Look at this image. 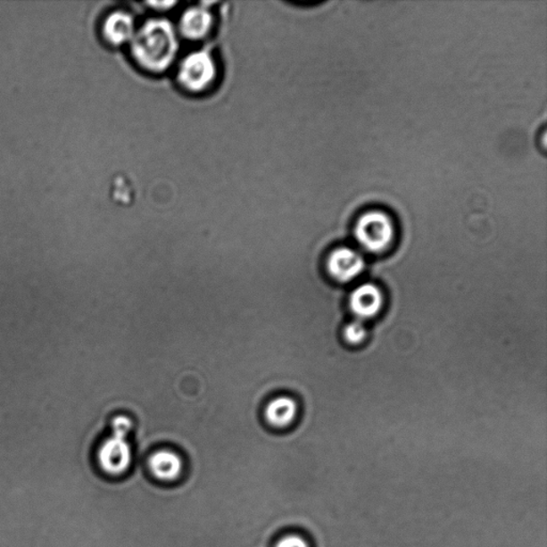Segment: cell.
<instances>
[{
	"mask_svg": "<svg viewBox=\"0 0 547 547\" xmlns=\"http://www.w3.org/2000/svg\"><path fill=\"white\" fill-rule=\"evenodd\" d=\"M131 55L139 68L161 74L175 62L178 52V32L170 21L153 19L137 30L129 42Z\"/></svg>",
	"mask_w": 547,
	"mask_h": 547,
	"instance_id": "cell-1",
	"label": "cell"
},
{
	"mask_svg": "<svg viewBox=\"0 0 547 547\" xmlns=\"http://www.w3.org/2000/svg\"><path fill=\"white\" fill-rule=\"evenodd\" d=\"M397 235L394 220L383 209H370L357 218L354 236L361 248L371 253H382L393 246Z\"/></svg>",
	"mask_w": 547,
	"mask_h": 547,
	"instance_id": "cell-2",
	"label": "cell"
},
{
	"mask_svg": "<svg viewBox=\"0 0 547 547\" xmlns=\"http://www.w3.org/2000/svg\"><path fill=\"white\" fill-rule=\"evenodd\" d=\"M218 63L209 51H195L183 59L178 69V81L191 94H203L215 84Z\"/></svg>",
	"mask_w": 547,
	"mask_h": 547,
	"instance_id": "cell-3",
	"label": "cell"
},
{
	"mask_svg": "<svg viewBox=\"0 0 547 547\" xmlns=\"http://www.w3.org/2000/svg\"><path fill=\"white\" fill-rule=\"evenodd\" d=\"M132 422L128 417L119 416L112 421V435L102 443L99 451L101 468L108 474L119 475L131 464L132 452L127 442Z\"/></svg>",
	"mask_w": 547,
	"mask_h": 547,
	"instance_id": "cell-4",
	"label": "cell"
},
{
	"mask_svg": "<svg viewBox=\"0 0 547 547\" xmlns=\"http://www.w3.org/2000/svg\"><path fill=\"white\" fill-rule=\"evenodd\" d=\"M365 259L350 247H339L330 253L327 259V270L339 283L346 284L356 279L365 269Z\"/></svg>",
	"mask_w": 547,
	"mask_h": 547,
	"instance_id": "cell-5",
	"label": "cell"
},
{
	"mask_svg": "<svg viewBox=\"0 0 547 547\" xmlns=\"http://www.w3.org/2000/svg\"><path fill=\"white\" fill-rule=\"evenodd\" d=\"M137 30L134 16L127 11L116 10L103 19L100 32L107 45L121 46L132 41Z\"/></svg>",
	"mask_w": 547,
	"mask_h": 547,
	"instance_id": "cell-6",
	"label": "cell"
},
{
	"mask_svg": "<svg viewBox=\"0 0 547 547\" xmlns=\"http://www.w3.org/2000/svg\"><path fill=\"white\" fill-rule=\"evenodd\" d=\"M214 18L211 11L203 5H194L184 11L178 21V31L191 41L205 39L213 29Z\"/></svg>",
	"mask_w": 547,
	"mask_h": 547,
	"instance_id": "cell-7",
	"label": "cell"
},
{
	"mask_svg": "<svg viewBox=\"0 0 547 547\" xmlns=\"http://www.w3.org/2000/svg\"><path fill=\"white\" fill-rule=\"evenodd\" d=\"M384 294L377 286L364 284L357 286L350 296V308L355 317L361 321L372 319L381 312L384 306Z\"/></svg>",
	"mask_w": 547,
	"mask_h": 547,
	"instance_id": "cell-8",
	"label": "cell"
},
{
	"mask_svg": "<svg viewBox=\"0 0 547 547\" xmlns=\"http://www.w3.org/2000/svg\"><path fill=\"white\" fill-rule=\"evenodd\" d=\"M299 413L295 401L289 397L276 398L267 405L265 419L269 425L285 427L292 424Z\"/></svg>",
	"mask_w": 547,
	"mask_h": 547,
	"instance_id": "cell-9",
	"label": "cell"
},
{
	"mask_svg": "<svg viewBox=\"0 0 547 547\" xmlns=\"http://www.w3.org/2000/svg\"><path fill=\"white\" fill-rule=\"evenodd\" d=\"M150 468L157 478L170 481L180 475L182 461L176 453L164 451L156 452L151 458Z\"/></svg>",
	"mask_w": 547,
	"mask_h": 547,
	"instance_id": "cell-10",
	"label": "cell"
},
{
	"mask_svg": "<svg viewBox=\"0 0 547 547\" xmlns=\"http://www.w3.org/2000/svg\"><path fill=\"white\" fill-rule=\"evenodd\" d=\"M344 337L350 344H360L367 338V327L364 321L356 319L352 321L344 330Z\"/></svg>",
	"mask_w": 547,
	"mask_h": 547,
	"instance_id": "cell-11",
	"label": "cell"
},
{
	"mask_svg": "<svg viewBox=\"0 0 547 547\" xmlns=\"http://www.w3.org/2000/svg\"><path fill=\"white\" fill-rule=\"evenodd\" d=\"M276 547H310L306 543L305 540H303L300 537H296V535H290V537H286L281 541Z\"/></svg>",
	"mask_w": 547,
	"mask_h": 547,
	"instance_id": "cell-12",
	"label": "cell"
},
{
	"mask_svg": "<svg viewBox=\"0 0 547 547\" xmlns=\"http://www.w3.org/2000/svg\"><path fill=\"white\" fill-rule=\"evenodd\" d=\"M151 5H153V7L154 9L157 10H167L172 7V5H175L176 3H170V2H165V3H151Z\"/></svg>",
	"mask_w": 547,
	"mask_h": 547,
	"instance_id": "cell-13",
	"label": "cell"
}]
</instances>
